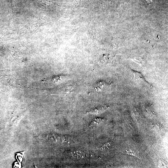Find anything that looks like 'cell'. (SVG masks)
Wrapping results in <instances>:
<instances>
[{
	"label": "cell",
	"instance_id": "7",
	"mask_svg": "<svg viewBox=\"0 0 168 168\" xmlns=\"http://www.w3.org/2000/svg\"><path fill=\"white\" fill-rule=\"evenodd\" d=\"M154 0H146L147 3L149 4H151L153 1Z\"/></svg>",
	"mask_w": 168,
	"mask_h": 168
},
{
	"label": "cell",
	"instance_id": "3",
	"mask_svg": "<svg viewBox=\"0 0 168 168\" xmlns=\"http://www.w3.org/2000/svg\"><path fill=\"white\" fill-rule=\"evenodd\" d=\"M102 121L101 119L97 118L93 120L90 123L89 127L92 128H94Z\"/></svg>",
	"mask_w": 168,
	"mask_h": 168
},
{
	"label": "cell",
	"instance_id": "4",
	"mask_svg": "<svg viewBox=\"0 0 168 168\" xmlns=\"http://www.w3.org/2000/svg\"><path fill=\"white\" fill-rule=\"evenodd\" d=\"M111 144V143L110 142H107L105 143L101 147L99 148V149L101 151L108 150L109 149V147L110 146Z\"/></svg>",
	"mask_w": 168,
	"mask_h": 168
},
{
	"label": "cell",
	"instance_id": "5",
	"mask_svg": "<svg viewBox=\"0 0 168 168\" xmlns=\"http://www.w3.org/2000/svg\"><path fill=\"white\" fill-rule=\"evenodd\" d=\"M131 59L135 63L140 65L141 66H142L143 61L140 58L134 57L131 58Z\"/></svg>",
	"mask_w": 168,
	"mask_h": 168
},
{
	"label": "cell",
	"instance_id": "6",
	"mask_svg": "<svg viewBox=\"0 0 168 168\" xmlns=\"http://www.w3.org/2000/svg\"><path fill=\"white\" fill-rule=\"evenodd\" d=\"M126 153L127 154L129 155H133L138 157V152L137 151L133 150H126Z\"/></svg>",
	"mask_w": 168,
	"mask_h": 168
},
{
	"label": "cell",
	"instance_id": "2",
	"mask_svg": "<svg viewBox=\"0 0 168 168\" xmlns=\"http://www.w3.org/2000/svg\"><path fill=\"white\" fill-rule=\"evenodd\" d=\"M108 108V107L105 105L103 106L96 108L93 110L89 111L88 113L89 114H98L103 112L107 109Z\"/></svg>",
	"mask_w": 168,
	"mask_h": 168
},
{
	"label": "cell",
	"instance_id": "1",
	"mask_svg": "<svg viewBox=\"0 0 168 168\" xmlns=\"http://www.w3.org/2000/svg\"><path fill=\"white\" fill-rule=\"evenodd\" d=\"M134 78L140 83H142L148 86L151 87V85L145 79L142 74L139 72L131 70Z\"/></svg>",
	"mask_w": 168,
	"mask_h": 168
}]
</instances>
